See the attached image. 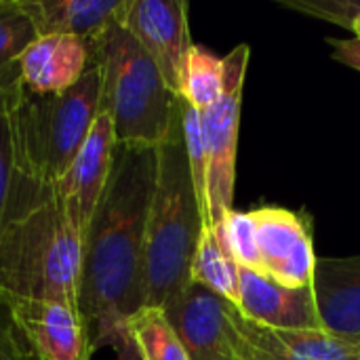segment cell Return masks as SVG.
I'll return each instance as SVG.
<instances>
[{"label": "cell", "instance_id": "6da1fadb", "mask_svg": "<svg viewBox=\"0 0 360 360\" xmlns=\"http://www.w3.org/2000/svg\"><path fill=\"white\" fill-rule=\"evenodd\" d=\"M156 177V148L116 146L112 175L82 240L78 310L91 350H135L127 321L146 308V224Z\"/></svg>", "mask_w": 360, "mask_h": 360}, {"label": "cell", "instance_id": "7a4b0ae2", "mask_svg": "<svg viewBox=\"0 0 360 360\" xmlns=\"http://www.w3.org/2000/svg\"><path fill=\"white\" fill-rule=\"evenodd\" d=\"M82 240L78 221L51 188L0 232V297L78 308Z\"/></svg>", "mask_w": 360, "mask_h": 360}, {"label": "cell", "instance_id": "3957f363", "mask_svg": "<svg viewBox=\"0 0 360 360\" xmlns=\"http://www.w3.org/2000/svg\"><path fill=\"white\" fill-rule=\"evenodd\" d=\"M207 224L196 198L179 110L156 148V177L146 224V306L165 308L190 285V268Z\"/></svg>", "mask_w": 360, "mask_h": 360}, {"label": "cell", "instance_id": "277c9868", "mask_svg": "<svg viewBox=\"0 0 360 360\" xmlns=\"http://www.w3.org/2000/svg\"><path fill=\"white\" fill-rule=\"evenodd\" d=\"M91 53L101 78L99 110L110 118L116 143L158 148L179 110V97L156 63L122 23L91 44Z\"/></svg>", "mask_w": 360, "mask_h": 360}, {"label": "cell", "instance_id": "5b68a950", "mask_svg": "<svg viewBox=\"0 0 360 360\" xmlns=\"http://www.w3.org/2000/svg\"><path fill=\"white\" fill-rule=\"evenodd\" d=\"M99 70L91 63L63 93L32 95L23 89L17 95L15 137L23 173L36 190H51L74 162L99 116Z\"/></svg>", "mask_w": 360, "mask_h": 360}, {"label": "cell", "instance_id": "8992f818", "mask_svg": "<svg viewBox=\"0 0 360 360\" xmlns=\"http://www.w3.org/2000/svg\"><path fill=\"white\" fill-rule=\"evenodd\" d=\"M251 46L247 42L234 46L224 59V84L217 101L200 112L202 137L209 158V228L217 226L234 211L238 129L247 65Z\"/></svg>", "mask_w": 360, "mask_h": 360}, {"label": "cell", "instance_id": "52a82bcc", "mask_svg": "<svg viewBox=\"0 0 360 360\" xmlns=\"http://www.w3.org/2000/svg\"><path fill=\"white\" fill-rule=\"evenodd\" d=\"M13 331L30 360H86L91 333L78 308L61 302L4 300Z\"/></svg>", "mask_w": 360, "mask_h": 360}, {"label": "cell", "instance_id": "ba28073f", "mask_svg": "<svg viewBox=\"0 0 360 360\" xmlns=\"http://www.w3.org/2000/svg\"><path fill=\"white\" fill-rule=\"evenodd\" d=\"M255 226L259 274L293 289L312 287L316 255L306 217L283 207L249 211Z\"/></svg>", "mask_w": 360, "mask_h": 360}, {"label": "cell", "instance_id": "9c48e42d", "mask_svg": "<svg viewBox=\"0 0 360 360\" xmlns=\"http://www.w3.org/2000/svg\"><path fill=\"white\" fill-rule=\"evenodd\" d=\"M186 0H129L122 27L139 42L179 97L181 74L194 46Z\"/></svg>", "mask_w": 360, "mask_h": 360}, {"label": "cell", "instance_id": "30bf717a", "mask_svg": "<svg viewBox=\"0 0 360 360\" xmlns=\"http://www.w3.org/2000/svg\"><path fill=\"white\" fill-rule=\"evenodd\" d=\"M190 360H240L234 344V306L190 283L165 308Z\"/></svg>", "mask_w": 360, "mask_h": 360}, {"label": "cell", "instance_id": "8fae6325", "mask_svg": "<svg viewBox=\"0 0 360 360\" xmlns=\"http://www.w3.org/2000/svg\"><path fill=\"white\" fill-rule=\"evenodd\" d=\"M232 327L240 360H360V340L327 329H268L247 321L236 308Z\"/></svg>", "mask_w": 360, "mask_h": 360}, {"label": "cell", "instance_id": "7c38bea8", "mask_svg": "<svg viewBox=\"0 0 360 360\" xmlns=\"http://www.w3.org/2000/svg\"><path fill=\"white\" fill-rule=\"evenodd\" d=\"M116 137L110 118L99 110V116L76 154L70 169L53 186V192L65 205V209L78 221L82 234H86L91 219L99 207V200L105 192V186L112 175Z\"/></svg>", "mask_w": 360, "mask_h": 360}, {"label": "cell", "instance_id": "4fadbf2b", "mask_svg": "<svg viewBox=\"0 0 360 360\" xmlns=\"http://www.w3.org/2000/svg\"><path fill=\"white\" fill-rule=\"evenodd\" d=\"M236 310L251 323L283 329H323L316 312L312 287H285L259 272L238 268V306Z\"/></svg>", "mask_w": 360, "mask_h": 360}, {"label": "cell", "instance_id": "5bb4252c", "mask_svg": "<svg viewBox=\"0 0 360 360\" xmlns=\"http://www.w3.org/2000/svg\"><path fill=\"white\" fill-rule=\"evenodd\" d=\"M91 44L68 34L38 36L19 59V80L32 95L72 89L91 68Z\"/></svg>", "mask_w": 360, "mask_h": 360}, {"label": "cell", "instance_id": "9a60e30c", "mask_svg": "<svg viewBox=\"0 0 360 360\" xmlns=\"http://www.w3.org/2000/svg\"><path fill=\"white\" fill-rule=\"evenodd\" d=\"M312 293L323 329L360 340V255L316 259Z\"/></svg>", "mask_w": 360, "mask_h": 360}, {"label": "cell", "instance_id": "2e32d148", "mask_svg": "<svg viewBox=\"0 0 360 360\" xmlns=\"http://www.w3.org/2000/svg\"><path fill=\"white\" fill-rule=\"evenodd\" d=\"M129 0H23L38 36L68 34L95 44L112 25L122 23Z\"/></svg>", "mask_w": 360, "mask_h": 360}, {"label": "cell", "instance_id": "e0dca14e", "mask_svg": "<svg viewBox=\"0 0 360 360\" xmlns=\"http://www.w3.org/2000/svg\"><path fill=\"white\" fill-rule=\"evenodd\" d=\"M23 86L0 93V232L2 228L38 202L51 190H36L21 167L17 137H15V120H13V103Z\"/></svg>", "mask_w": 360, "mask_h": 360}, {"label": "cell", "instance_id": "ac0fdd59", "mask_svg": "<svg viewBox=\"0 0 360 360\" xmlns=\"http://www.w3.org/2000/svg\"><path fill=\"white\" fill-rule=\"evenodd\" d=\"M190 283L213 291L238 306V264L219 243L213 228H205L190 268Z\"/></svg>", "mask_w": 360, "mask_h": 360}, {"label": "cell", "instance_id": "d6986e66", "mask_svg": "<svg viewBox=\"0 0 360 360\" xmlns=\"http://www.w3.org/2000/svg\"><path fill=\"white\" fill-rule=\"evenodd\" d=\"M38 38V30L23 0H0V93L23 86L19 59Z\"/></svg>", "mask_w": 360, "mask_h": 360}, {"label": "cell", "instance_id": "ffe728a7", "mask_svg": "<svg viewBox=\"0 0 360 360\" xmlns=\"http://www.w3.org/2000/svg\"><path fill=\"white\" fill-rule=\"evenodd\" d=\"M127 335L139 360H190L162 308L146 306L127 321Z\"/></svg>", "mask_w": 360, "mask_h": 360}, {"label": "cell", "instance_id": "44dd1931", "mask_svg": "<svg viewBox=\"0 0 360 360\" xmlns=\"http://www.w3.org/2000/svg\"><path fill=\"white\" fill-rule=\"evenodd\" d=\"M221 84H224L221 59L215 53H211L207 46L194 44L181 74L179 97L188 101L192 108H196L198 112H205L217 101L221 93Z\"/></svg>", "mask_w": 360, "mask_h": 360}, {"label": "cell", "instance_id": "7402d4cb", "mask_svg": "<svg viewBox=\"0 0 360 360\" xmlns=\"http://www.w3.org/2000/svg\"><path fill=\"white\" fill-rule=\"evenodd\" d=\"M181 127H184V143H186V154H188V165H190L196 198H198L205 224L209 228V158H207V146L202 137L200 112L184 99H181Z\"/></svg>", "mask_w": 360, "mask_h": 360}, {"label": "cell", "instance_id": "603a6c76", "mask_svg": "<svg viewBox=\"0 0 360 360\" xmlns=\"http://www.w3.org/2000/svg\"><path fill=\"white\" fill-rule=\"evenodd\" d=\"M219 243L228 249V253L234 257L238 268H247L253 272H259V253H257V240H255V226L251 219V213L232 211L226 215L224 221L213 226Z\"/></svg>", "mask_w": 360, "mask_h": 360}, {"label": "cell", "instance_id": "cb8c5ba5", "mask_svg": "<svg viewBox=\"0 0 360 360\" xmlns=\"http://www.w3.org/2000/svg\"><path fill=\"white\" fill-rule=\"evenodd\" d=\"M0 354L6 360H25V354L19 346V340L13 331L4 300L0 297Z\"/></svg>", "mask_w": 360, "mask_h": 360}, {"label": "cell", "instance_id": "d4e9b609", "mask_svg": "<svg viewBox=\"0 0 360 360\" xmlns=\"http://www.w3.org/2000/svg\"><path fill=\"white\" fill-rule=\"evenodd\" d=\"M327 42L335 61L360 72V38H327Z\"/></svg>", "mask_w": 360, "mask_h": 360}, {"label": "cell", "instance_id": "484cf974", "mask_svg": "<svg viewBox=\"0 0 360 360\" xmlns=\"http://www.w3.org/2000/svg\"><path fill=\"white\" fill-rule=\"evenodd\" d=\"M350 30L356 34V38H360V2L356 13H354V17H352V21H350Z\"/></svg>", "mask_w": 360, "mask_h": 360}, {"label": "cell", "instance_id": "4316f807", "mask_svg": "<svg viewBox=\"0 0 360 360\" xmlns=\"http://www.w3.org/2000/svg\"><path fill=\"white\" fill-rule=\"evenodd\" d=\"M0 360H6V359H4V356H2V354H0Z\"/></svg>", "mask_w": 360, "mask_h": 360}, {"label": "cell", "instance_id": "83f0119b", "mask_svg": "<svg viewBox=\"0 0 360 360\" xmlns=\"http://www.w3.org/2000/svg\"><path fill=\"white\" fill-rule=\"evenodd\" d=\"M86 360H91V359H86Z\"/></svg>", "mask_w": 360, "mask_h": 360}]
</instances>
